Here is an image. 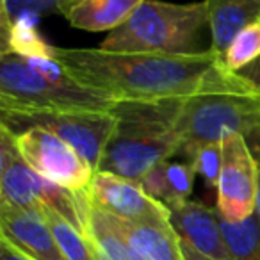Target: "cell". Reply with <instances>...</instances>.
Masks as SVG:
<instances>
[{
    "label": "cell",
    "mask_w": 260,
    "mask_h": 260,
    "mask_svg": "<svg viewBox=\"0 0 260 260\" xmlns=\"http://www.w3.org/2000/svg\"><path fill=\"white\" fill-rule=\"evenodd\" d=\"M112 219L138 260H184L180 237L171 224L130 223L114 216Z\"/></svg>",
    "instance_id": "14"
},
{
    "label": "cell",
    "mask_w": 260,
    "mask_h": 260,
    "mask_svg": "<svg viewBox=\"0 0 260 260\" xmlns=\"http://www.w3.org/2000/svg\"><path fill=\"white\" fill-rule=\"evenodd\" d=\"M114 105L70 77L52 55L0 54V112H112Z\"/></svg>",
    "instance_id": "2"
},
{
    "label": "cell",
    "mask_w": 260,
    "mask_h": 260,
    "mask_svg": "<svg viewBox=\"0 0 260 260\" xmlns=\"http://www.w3.org/2000/svg\"><path fill=\"white\" fill-rule=\"evenodd\" d=\"M0 260H30L6 241H0Z\"/></svg>",
    "instance_id": "23"
},
{
    "label": "cell",
    "mask_w": 260,
    "mask_h": 260,
    "mask_svg": "<svg viewBox=\"0 0 260 260\" xmlns=\"http://www.w3.org/2000/svg\"><path fill=\"white\" fill-rule=\"evenodd\" d=\"M15 143L23 160L43 178L75 192L89 189L96 173L94 168L54 132L30 126L16 132Z\"/></svg>",
    "instance_id": "8"
},
{
    "label": "cell",
    "mask_w": 260,
    "mask_h": 260,
    "mask_svg": "<svg viewBox=\"0 0 260 260\" xmlns=\"http://www.w3.org/2000/svg\"><path fill=\"white\" fill-rule=\"evenodd\" d=\"M241 75H244L246 79H249L260 89V59L256 62H253L251 66H248L246 70H242Z\"/></svg>",
    "instance_id": "24"
},
{
    "label": "cell",
    "mask_w": 260,
    "mask_h": 260,
    "mask_svg": "<svg viewBox=\"0 0 260 260\" xmlns=\"http://www.w3.org/2000/svg\"><path fill=\"white\" fill-rule=\"evenodd\" d=\"M223 143V170L217 184L216 210L230 223L248 219L256 212L260 166L241 134H228Z\"/></svg>",
    "instance_id": "9"
},
{
    "label": "cell",
    "mask_w": 260,
    "mask_h": 260,
    "mask_svg": "<svg viewBox=\"0 0 260 260\" xmlns=\"http://www.w3.org/2000/svg\"><path fill=\"white\" fill-rule=\"evenodd\" d=\"M87 198L104 212L130 223L171 224L168 207L148 194L143 185L130 178L96 171L87 189Z\"/></svg>",
    "instance_id": "10"
},
{
    "label": "cell",
    "mask_w": 260,
    "mask_h": 260,
    "mask_svg": "<svg viewBox=\"0 0 260 260\" xmlns=\"http://www.w3.org/2000/svg\"><path fill=\"white\" fill-rule=\"evenodd\" d=\"M182 244V255H184V260H210L207 256H203L202 253H198L196 249H192L189 244H185L184 241H180Z\"/></svg>",
    "instance_id": "25"
},
{
    "label": "cell",
    "mask_w": 260,
    "mask_h": 260,
    "mask_svg": "<svg viewBox=\"0 0 260 260\" xmlns=\"http://www.w3.org/2000/svg\"><path fill=\"white\" fill-rule=\"evenodd\" d=\"M0 241L30 260H66L47 217L0 203Z\"/></svg>",
    "instance_id": "11"
},
{
    "label": "cell",
    "mask_w": 260,
    "mask_h": 260,
    "mask_svg": "<svg viewBox=\"0 0 260 260\" xmlns=\"http://www.w3.org/2000/svg\"><path fill=\"white\" fill-rule=\"evenodd\" d=\"M89 200V198H87ZM86 235L96 260H138L126 241L121 237L111 214L104 212L89 202Z\"/></svg>",
    "instance_id": "17"
},
{
    "label": "cell",
    "mask_w": 260,
    "mask_h": 260,
    "mask_svg": "<svg viewBox=\"0 0 260 260\" xmlns=\"http://www.w3.org/2000/svg\"><path fill=\"white\" fill-rule=\"evenodd\" d=\"M253 155H255V159L258 160V166H260V146L256 148V152H253Z\"/></svg>",
    "instance_id": "28"
},
{
    "label": "cell",
    "mask_w": 260,
    "mask_h": 260,
    "mask_svg": "<svg viewBox=\"0 0 260 260\" xmlns=\"http://www.w3.org/2000/svg\"><path fill=\"white\" fill-rule=\"evenodd\" d=\"M43 216L47 217L66 260H96L86 234L77 230L70 221H66L64 217L50 209H45Z\"/></svg>",
    "instance_id": "20"
},
{
    "label": "cell",
    "mask_w": 260,
    "mask_h": 260,
    "mask_svg": "<svg viewBox=\"0 0 260 260\" xmlns=\"http://www.w3.org/2000/svg\"><path fill=\"white\" fill-rule=\"evenodd\" d=\"M207 27L205 0L194 4L145 0L98 48L112 54L194 55L205 52L202 40Z\"/></svg>",
    "instance_id": "4"
},
{
    "label": "cell",
    "mask_w": 260,
    "mask_h": 260,
    "mask_svg": "<svg viewBox=\"0 0 260 260\" xmlns=\"http://www.w3.org/2000/svg\"><path fill=\"white\" fill-rule=\"evenodd\" d=\"M189 160L194 166L196 173L203 178V182L209 187L217 189L221 170H223V143L217 141L200 146Z\"/></svg>",
    "instance_id": "22"
},
{
    "label": "cell",
    "mask_w": 260,
    "mask_h": 260,
    "mask_svg": "<svg viewBox=\"0 0 260 260\" xmlns=\"http://www.w3.org/2000/svg\"><path fill=\"white\" fill-rule=\"evenodd\" d=\"M256 214H258V219H260V182H258V198H256Z\"/></svg>",
    "instance_id": "27"
},
{
    "label": "cell",
    "mask_w": 260,
    "mask_h": 260,
    "mask_svg": "<svg viewBox=\"0 0 260 260\" xmlns=\"http://www.w3.org/2000/svg\"><path fill=\"white\" fill-rule=\"evenodd\" d=\"M175 128L185 160L203 145L241 134L251 152L260 146V89L196 94L178 104Z\"/></svg>",
    "instance_id": "5"
},
{
    "label": "cell",
    "mask_w": 260,
    "mask_h": 260,
    "mask_svg": "<svg viewBox=\"0 0 260 260\" xmlns=\"http://www.w3.org/2000/svg\"><path fill=\"white\" fill-rule=\"evenodd\" d=\"M171 212V226L180 241L210 260H235L221 230L217 210L187 200Z\"/></svg>",
    "instance_id": "12"
},
{
    "label": "cell",
    "mask_w": 260,
    "mask_h": 260,
    "mask_svg": "<svg viewBox=\"0 0 260 260\" xmlns=\"http://www.w3.org/2000/svg\"><path fill=\"white\" fill-rule=\"evenodd\" d=\"M221 230L235 260H260V219L253 214L248 219L230 223L219 216Z\"/></svg>",
    "instance_id": "18"
},
{
    "label": "cell",
    "mask_w": 260,
    "mask_h": 260,
    "mask_svg": "<svg viewBox=\"0 0 260 260\" xmlns=\"http://www.w3.org/2000/svg\"><path fill=\"white\" fill-rule=\"evenodd\" d=\"M0 125L8 126L15 134L30 126L50 130L72 145L96 171L105 146L114 132L116 116L112 112H0Z\"/></svg>",
    "instance_id": "7"
},
{
    "label": "cell",
    "mask_w": 260,
    "mask_h": 260,
    "mask_svg": "<svg viewBox=\"0 0 260 260\" xmlns=\"http://www.w3.org/2000/svg\"><path fill=\"white\" fill-rule=\"evenodd\" d=\"M210 50L221 62L234 38L255 22H260V0H205Z\"/></svg>",
    "instance_id": "13"
},
{
    "label": "cell",
    "mask_w": 260,
    "mask_h": 260,
    "mask_svg": "<svg viewBox=\"0 0 260 260\" xmlns=\"http://www.w3.org/2000/svg\"><path fill=\"white\" fill-rule=\"evenodd\" d=\"M82 0H57V13L62 16H66L77 4H80Z\"/></svg>",
    "instance_id": "26"
},
{
    "label": "cell",
    "mask_w": 260,
    "mask_h": 260,
    "mask_svg": "<svg viewBox=\"0 0 260 260\" xmlns=\"http://www.w3.org/2000/svg\"><path fill=\"white\" fill-rule=\"evenodd\" d=\"M145 0H82L64 16L70 25L87 32H104L121 27Z\"/></svg>",
    "instance_id": "16"
},
{
    "label": "cell",
    "mask_w": 260,
    "mask_h": 260,
    "mask_svg": "<svg viewBox=\"0 0 260 260\" xmlns=\"http://www.w3.org/2000/svg\"><path fill=\"white\" fill-rule=\"evenodd\" d=\"M0 203L41 216L50 209L82 234L87 230V191H70L38 175L20 155L15 134L4 125H0Z\"/></svg>",
    "instance_id": "6"
},
{
    "label": "cell",
    "mask_w": 260,
    "mask_h": 260,
    "mask_svg": "<svg viewBox=\"0 0 260 260\" xmlns=\"http://www.w3.org/2000/svg\"><path fill=\"white\" fill-rule=\"evenodd\" d=\"M196 175L191 160L168 159L146 173L139 184L152 198L171 210L189 200Z\"/></svg>",
    "instance_id": "15"
},
{
    "label": "cell",
    "mask_w": 260,
    "mask_h": 260,
    "mask_svg": "<svg viewBox=\"0 0 260 260\" xmlns=\"http://www.w3.org/2000/svg\"><path fill=\"white\" fill-rule=\"evenodd\" d=\"M52 57L79 84L114 102H180L258 89L244 75L228 72L210 48L194 55H150L52 47Z\"/></svg>",
    "instance_id": "1"
},
{
    "label": "cell",
    "mask_w": 260,
    "mask_h": 260,
    "mask_svg": "<svg viewBox=\"0 0 260 260\" xmlns=\"http://www.w3.org/2000/svg\"><path fill=\"white\" fill-rule=\"evenodd\" d=\"M57 13V0H0V30L15 25H38Z\"/></svg>",
    "instance_id": "19"
},
{
    "label": "cell",
    "mask_w": 260,
    "mask_h": 260,
    "mask_svg": "<svg viewBox=\"0 0 260 260\" xmlns=\"http://www.w3.org/2000/svg\"><path fill=\"white\" fill-rule=\"evenodd\" d=\"M180 102H116L114 132L96 171L141 182L157 164L177 157L182 148L175 128Z\"/></svg>",
    "instance_id": "3"
},
{
    "label": "cell",
    "mask_w": 260,
    "mask_h": 260,
    "mask_svg": "<svg viewBox=\"0 0 260 260\" xmlns=\"http://www.w3.org/2000/svg\"><path fill=\"white\" fill-rule=\"evenodd\" d=\"M260 59V22L242 29L228 47L223 64L228 72L241 73Z\"/></svg>",
    "instance_id": "21"
}]
</instances>
